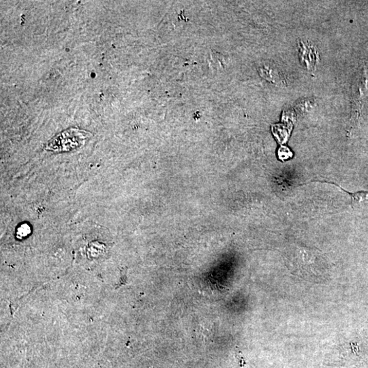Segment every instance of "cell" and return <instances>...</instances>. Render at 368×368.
<instances>
[{"mask_svg":"<svg viewBox=\"0 0 368 368\" xmlns=\"http://www.w3.org/2000/svg\"><path fill=\"white\" fill-rule=\"evenodd\" d=\"M91 133L77 128L66 130L58 134L46 146L48 151L66 152L81 148L90 137Z\"/></svg>","mask_w":368,"mask_h":368,"instance_id":"1","label":"cell"},{"mask_svg":"<svg viewBox=\"0 0 368 368\" xmlns=\"http://www.w3.org/2000/svg\"><path fill=\"white\" fill-rule=\"evenodd\" d=\"M338 187H340V186H338ZM340 188L342 189V188ZM343 190L350 195L351 198V206L354 207L355 206H358V205L368 204V191H359L354 192V193H351V192H346V190Z\"/></svg>","mask_w":368,"mask_h":368,"instance_id":"2","label":"cell"},{"mask_svg":"<svg viewBox=\"0 0 368 368\" xmlns=\"http://www.w3.org/2000/svg\"><path fill=\"white\" fill-rule=\"evenodd\" d=\"M30 227L27 225H24L21 226L20 229H18V233H20V235L26 236L30 233Z\"/></svg>","mask_w":368,"mask_h":368,"instance_id":"3","label":"cell"}]
</instances>
